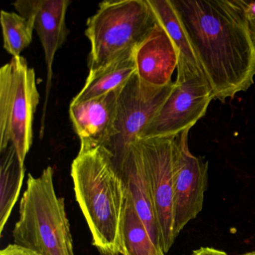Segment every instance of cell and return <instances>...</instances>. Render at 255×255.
<instances>
[{
	"label": "cell",
	"instance_id": "21",
	"mask_svg": "<svg viewBox=\"0 0 255 255\" xmlns=\"http://www.w3.org/2000/svg\"><path fill=\"white\" fill-rule=\"evenodd\" d=\"M13 248H14V254L15 255H36L29 251L26 250V249H22L16 245L13 244Z\"/></svg>",
	"mask_w": 255,
	"mask_h": 255
},
{
	"label": "cell",
	"instance_id": "20",
	"mask_svg": "<svg viewBox=\"0 0 255 255\" xmlns=\"http://www.w3.org/2000/svg\"><path fill=\"white\" fill-rule=\"evenodd\" d=\"M243 8L246 11L248 20H255V1L241 0Z\"/></svg>",
	"mask_w": 255,
	"mask_h": 255
},
{
	"label": "cell",
	"instance_id": "5",
	"mask_svg": "<svg viewBox=\"0 0 255 255\" xmlns=\"http://www.w3.org/2000/svg\"><path fill=\"white\" fill-rule=\"evenodd\" d=\"M35 70L22 56L0 69V150L12 144L22 165L32 147L34 115L39 104Z\"/></svg>",
	"mask_w": 255,
	"mask_h": 255
},
{
	"label": "cell",
	"instance_id": "14",
	"mask_svg": "<svg viewBox=\"0 0 255 255\" xmlns=\"http://www.w3.org/2000/svg\"><path fill=\"white\" fill-rule=\"evenodd\" d=\"M147 2L156 23L165 29L178 52L177 74L203 73L172 0H147Z\"/></svg>",
	"mask_w": 255,
	"mask_h": 255
},
{
	"label": "cell",
	"instance_id": "6",
	"mask_svg": "<svg viewBox=\"0 0 255 255\" xmlns=\"http://www.w3.org/2000/svg\"><path fill=\"white\" fill-rule=\"evenodd\" d=\"M144 172L165 253L177 236L174 231V194L177 171L175 136L138 140Z\"/></svg>",
	"mask_w": 255,
	"mask_h": 255
},
{
	"label": "cell",
	"instance_id": "9",
	"mask_svg": "<svg viewBox=\"0 0 255 255\" xmlns=\"http://www.w3.org/2000/svg\"><path fill=\"white\" fill-rule=\"evenodd\" d=\"M189 132L175 136L177 171L174 194L176 236L201 213L208 183V162L191 153Z\"/></svg>",
	"mask_w": 255,
	"mask_h": 255
},
{
	"label": "cell",
	"instance_id": "2",
	"mask_svg": "<svg viewBox=\"0 0 255 255\" xmlns=\"http://www.w3.org/2000/svg\"><path fill=\"white\" fill-rule=\"evenodd\" d=\"M76 200L103 255H122L127 189L111 152L104 146L80 147L71 165Z\"/></svg>",
	"mask_w": 255,
	"mask_h": 255
},
{
	"label": "cell",
	"instance_id": "12",
	"mask_svg": "<svg viewBox=\"0 0 255 255\" xmlns=\"http://www.w3.org/2000/svg\"><path fill=\"white\" fill-rule=\"evenodd\" d=\"M133 57L136 74L141 81L156 87L174 83L171 78L178 65V52L165 29L157 23L134 49Z\"/></svg>",
	"mask_w": 255,
	"mask_h": 255
},
{
	"label": "cell",
	"instance_id": "4",
	"mask_svg": "<svg viewBox=\"0 0 255 255\" xmlns=\"http://www.w3.org/2000/svg\"><path fill=\"white\" fill-rule=\"evenodd\" d=\"M156 23L147 0L101 2L86 23L85 34L91 44L89 71L132 53Z\"/></svg>",
	"mask_w": 255,
	"mask_h": 255
},
{
	"label": "cell",
	"instance_id": "17",
	"mask_svg": "<svg viewBox=\"0 0 255 255\" xmlns=\"http://www.w3.org/2000/svg\"><path fill=\"white\" fill-rule=\"evenodd\" d=\"M122 255H165L152 240L128 190L122 220Z\"/></svg>",
	"mask_w": 255,
	"mask_h": 255
},
{
	"label": "cell",
	"instance_id": "11",
	"mask_svg": "<svg viewBox=\"0 0 255 255\" xmlns=\"http://www.w3.org/2000/svg\"><path fill=\"white\" fill-rule=\"evenodd\" d=\"M121 90L79 103H71L69 116L80 147H107L113 137Z\"/></svg>",
	"mask_w": 255,
	"mask_h": 255
},
{
	"label": "cell",
	"instance_id": "15",
	"mask_svg": "<svg viewBox=\"0 0 255 255\" xmlns=\"http://www.w3.org/2000/svg\"><path fill=\"white\" fill-rule=\"evenodd\" d=\"M136 73L133 52L89 71L86 83L71 102L79 103L121 90Z\"/></svg>",
	"mask_w": 255,
	"mask_h": 255
},
{
	"label": "cell",
	"instance_id": "8",
	"mask_svg": "<svg viewBox=\"0 0 255 255\" xmlns=\"http://www.w3.org/2000/svg\"><path fill=\"white\" fill-rule=\"evenodd\" d=\"M174 83L165 87L150 86L136 73L121 89L118 98L114 132L106 148L113 155L115 163L125 156L131 144L139 139L172 90Z\"/></svg>",
	"mask_w": 255,
	"mask_h": 255
},
{
	"label": "cell",
	"instance_id": "19",
	"mask_svg": "<svg viewBox=\"0 0 255 255\" xmlns=\"http://www.w3.org/2000/svg\"><path fill=\"white\" fill-rule=\"evenodd\" d=\"M192 255H228V254L214 248L201 247L194 251Z\"/></svg>",
	"mask_w": 255,
	"mask_h": 255
},
{
	"label": "cell",
	"instance_id": "18",
	"mask_svg": "<svg viewBox=\"0 0 255 255\" xmlns=\"http://www.w3.org/2000/svg\"><path fill=\"white\" fill-rule=\"evenodd\" d=\"M3 47L12 57H18L32 41L34 23L20 14L2 10L0 15Z\"/></svg>",
	"mask_w": 255,
	"mask_h": 255
},
{
	"label": "cell",
	"instance_id": "16",
	"mask_svg": "<svg viewBox=\"0 0 255 255\" xmlns=\"http://www.w3.org/2000/svg\"><path fill=\"white\" fill-rule=\"evenodd\" d=\"M0 233L2 234L18 199L26 168L12 144L0 150Z\"/></svg>",
	"mask_w": 255,
	"mask_h": 255
},
{
	"label": "cell",
	"instance_id": "13",
	"mask_svg": "<svg viewBox=\"0 0 255 255\" xmlns=\"http://www.w3.org/2000/svg\"><path fill=\"white\" fill-rule=\"evenodd\" d=\"M116 165L147 232L155 244L161 247L157 222L138 141L129 146L125 156Z\"/></svg>",
	"mask_w": 255,
	"mask_h": 255
},
{
	"label": "cell",
	"instance_id": "23",
	"mask_svg": "<svg viewBox=\"0 0 255 255\" xmlns=\"http://www.w3.org/2000/svg\"><path fill=\"white\" fill-rule=\"evenodd\" d=\"M249 30H250L251 35H252V40L255 45V20H250L249 21Z\"/></svg>",
	"mask_w": 255,
	"mask_h": 255
},
{
	"label": "cell",
	"instance_id": "24",
	"mask_svg": "<svg viewBox=\"0 0 255 255\" xmlns=\"http://www.w3.org/2000/svg\"><path fill=\"white\" fill-rule=\"evenodd\" d=\"M255 255V252H248V253L243 254V255Z\"/></svg>",
	"mask_w": 255,
	"mask_h": 255
},
{
	"label": "cell",
	"instance_id": "3",
	"mask_svg": "<svg viewBox=\"0 0 255 255\" xmlns=\"http://www.w3.org/2000/svg\"><path fill=\"white\" fill-rule=\"evenodd\" d=\"M53 173L48 166L39 177L28 175L12 231L14 244L36 255H74L65 200L56 195Z\"/></svg>",
	"mask_w": 255,
	"mask_h": 255
},
{
	"label": "cell",
	"instance_id": "22",
	"mask_svg": "<svg viewBox=\"0 0 255 255\" xmlns=\"http://www.w3.org/2000/svg\"><path fill=\"white\" fill-rule=\"evenodd\" d=\"M0 255H15L14 248H13V244L8 245L7 247L2 249L1 252H0Z\"/></svg>",
	"mask_w": 255,
	"mask_h": 255
},
{
	"label": "cell",
	"instance_id": "7",
	"mask_svg": "<svg viewBox=\"0 0 255 255\" xmlns=\"http://www.w3.org/2000/svg\"><path fill=\"white\" fill-rule=\"evenodd\" d=\"M213 100V89L203 73L177 74L169 96L139 139L176 136L190 130L205 116Z\"/></svg>",
	"mask_w": 255,
	"mask_h": 255
},
{
	"label": "cell",
	"instance_id": "1",
	"mask_svg": "<svg viewBox=\"0 0 255 255\" xmlns=\"http://www.w3.org/2000/svg\"><path fill=\"white\" fill-rule=\"evenodd\" d=\"M215 100L255 83V45L241 0H172Z\"/></svg>",
	"mask_w": 255,
	"mask_h": 255
},
{
	"label": "cell",
	"instance_id": "10",
	"mask_svg": "<svg viewBox=\"0 0 255 255\" xmlns=\"http://www.w3.org/2000/svg\"><path fill=\"white\" fill-rule=\"evenodd\" d=\"M71 2L69 0H17L13 3L19 14L33 21L44 49L47 76L46 98L41 120V136L44 132L46 109L53 77V64L58 50L67 40L66 15Z\"/></svg>",
	"mask_w": 255,
	"mask_h": 255
}]
</instances>
